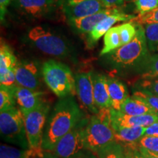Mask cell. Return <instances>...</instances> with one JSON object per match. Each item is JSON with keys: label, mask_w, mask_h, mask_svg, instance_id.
Instances as JSON below:
<instances>
[{"label": "cell", "mask_w": 158, "mask_h": 158, "mask_svg": "<svg viewBox=\"0 0 158 158\" xmlns=\"http://www.w3.org/2000/svg\"><path fill=\"white\" fill-rule=\"evenodd\" d=\"M85 117L73 96L59 98L49 113L43 133L42 149L53 152L62 137Z\"/></svg>", "instance_id": "obj_1"}, {"label": "cell", "mask_w": 158, "mask_h": 158, "mask_svg": "<svg viewBox=\"0 0 158 158\" xmlns=\"http://www.w3.org/2000/svg\"><path fill=\"white\" fill-rule=\"evenodd\" d=\"M150 55L144 27L138 26L137 33L133 40L102 56V60L112 70H133L136 73Z\"/></svg>", "instance_id": "obj_2"}, {"label": "cell", "mask_w": 158, "mask_h": 158, "mask_svg": "<svg viewBox=\"0 0 158 158\" xmlns=\"http://www.w3.org/2000/svg\"><path fill=\"white\" fill-rule=\"evenodd\" d=\"M84 141L86 149L94 153L114 141L110 108L100 110L89 118L84 131Z\"/></svg>", "instance_id": "obj_3"}, {"label": "cell", "mask_w": 158, "mask_h": 158, "mask_svg": "<svg viewBox=\"0 0 158 158\" xmlns=\"http://www.w3.org/2000/svg\"><path fill=\"white\" fill-rule=\"evenodd\" d=\"M42 74L45 84L59 98L73 96L75 76L66 64L50 59L43 64Z\"/></svg>", "instance_id": "obj_4"}, {"label": "cell", "mask_w": 158, "mask_h": 158, "mask_svg": "<svg viewBox=\"0 0 158 158\" xmlns=\"http://www.w3.org/2000/svg\"><path fill=\"white\" fill-rule=\"evenodd\" d=\"M0 135L5 143L21 149H29L24 116L19 108L0 112Z\"/></svg>", "instance_id": "obj_5"}, {"label": "cell", "mask_w": 158, "mask_h": 158, "mask_svg": "<svg viewBox=\"0 0 158 158\" xmlns=\"http://www.w3.org/2000/svg\"><path fill=\"white\" fill-rule=\"evenodd\" d=\"M50 111L51 106L46 101L37 109L24 115L29 149L34 154L35 157L44 152L42 149L43 133Z\"/></svg>", "instance_id": "obj_6"}, {"label": "cell", "mask_w": 158, "mask_h": 158, "mask_svg": "<svg viewBox=\"0 0 158 158\" xmlns=\"http://www.w3.org/2000/svg\"><path fill=\"white\" fill-rule=\"evenodd\" d=\"M28 38L38 50L45 54L64 57L70 54V48L62 37L40 26L33 27L29 31Z\"/></svg>", "instance_id": "obj_7"}, {"label": "cell", "mask_w": 158, "mask_h": 158, "mask_svg": "<svg viewBox=\"0 0 158 158\" xmlns=\"http://www.w3.org/2000/svg\"><path fill=\"white\" fill-rule=\"evenodd\" d=\"M89 118L86 116L57 143L53 151L59 158H76L86 152L84 131Z\"/></svg>", "instance_id": "obj_8"}, {"label": "cell", "mask_w": 158, "mask_h": 158, "mask_svg": "<svg viewBox=\"0 0 158 158\" xmlns=\"http://www.w3.org/2000/svg\"><path fill=\"white\" fill-rule=\"evenodd\" d=\"M16 84L22 87L38 90L41 84L42 67L34 61H19L15 68Z\"/></svg>", "instance_id": "obj_9"}, {"label": "cell", "mask_w": 158, "mask_h": 158, "mask_svg": "<svg viewBox=\"0 0 158 158\" xmlns=\"http://www.w3.org/2000/svg\"><path fill=\"white\" fill-rule=\"evenodd\" d=\"M60 5L68 21L93 15L106 8L98 0H62Z\"/></svg>", "instance_id": "obj_10"}, {"label": "cell", "mask_w": 158, "mask_h": 158, "mask_svg": "<svg viewBox=\"0 0 158 158\" xmlns=\"http://www.w3.org/2000/svg\"><path fill=\"white\" fill-rule=\"evenodd\" d=\"M93 73H80L75 75L76 92L81 104L92 114H97L100 109L94 98Z\"/></svg>", "instance_id": "obj_11"}, {"label": "cell", "mask_w": 158, "mask_h": 158, "mask_svg": "<svg viewBox=\"0 0 158 158\" xmlns=\"http://www.w3.org/2000/svg\"><path fill=\"white\" fill-rule=\"evenodd\" d=\"M45 92L40 90H35L22 87L16 85L15 88V96L17 105L23 116L32 111L46 102Z\"/></svg>", "instance_id": "obj_12"}, {"label": "cell", "mask_w": 158, "mask_h": 158, "mask_svg": "<svg viewBox=\"0 0 158 158\" xmlns=\"http://www.w3.org/2000/svg\"><path fill=\"white\" fill-rule=\"evenodd\" d=\"M13 5L21 13L31 18L50 14L56 7L55 0H13Z\"/></svg>", "instance_id": "obj_13"}, {"label": "cell", "mask_w": 158, "mask_h": 158, "mask_svg": "<svg viewBox=\"0 0 158 158\" xmlns=\"http://www.w3.org/2000/svg\"><path fill=\"white\" fill-rule=\"evenodd\" d=\"M110 116L112 122L124 127H147L158 121V114L128 116L113 108H110Z\"/></svg>", "instance_id": "obj_14"}, {"label": "cell", "mask_w": 158, "mask_h": 158, "mask_svg": "<svg viewBox=\"0 0 158 158\" xmlns=\"http://www.w3.org/2000/svg\"><path fill=\"white\" fill-rule=\"evenodd\" d=\"M118 8H105L93 15L68 21L73 29L79 34H88L99 22L109 15L119 13Z\"/></svg>", "instance_id": "obj_15"}, {"label": "cell", "mask_w": 158, "mask_h": 158, "mask_svg": "<svg viewBox=\"0 0 158 158\" xmlns=\"http://www.w3.org/2000/svg\"><path fill=\"white\" fill-rule=\"evenodd\" d=\"M134 16L133 15L126 14L121 11L119 13L105 18L99 22L94 29L87 34V43L89 46H92L102 36H104L109 29L113 27V25L118 21H127L131 20Z\"/></svg>", "instance_id": "obj_16"}, {"label": "cell", "mask_w": 158, "mask_h": 158, "mask_svg": "<svg viewBox=\"0 0 158 158\" xmlns=\"http://www.w3.org/2000/svg\"><path fill=\"white\" fill-rule=\"evenodd\" d=\"M114 133V141L123 145L138 146L141 138L144 136L145 127H124L114 123L111 121Z\"/></svg>", "instance_id": "obj_17"}, {"label": "cell", "mask_w": 158, "mask_h": 158, "mask_svg": "<svg viewBox=\"0 0 158 158\" xmlns=\"http://www.w3.org/2000/svg\"><path fill=\"white\" fill-rule=\"evenodd\" d=\"M92 79L94 86V98L96 106L100 110L111 108L108 87V77L103 74L93 73Z\"/></svg>", "instance_id": "obj_18"}, {"label": "cell", "mask_w": 158, "mask_h": 158, "mask_svg": "<svg viewBox=\"0 0 158 158\" xmlns=\"http://www.w3.org/2000/svg\"><path fill=\"white\" fill-rule=\"evenodd\" d=\"M107 82L111 108L120 111L122 105L130 97L127 86L118 79L112 77H108Z\"/></svg>", "instance_id": "obj_19"}, {"label": "cell", "mask_w": 158, "mask_h": 158, "mask_svg": "<svg viewBox=\"0 0 158 158\" xmlns=\"http://www.w3.org/2000/svg\"><path fill=\"white\" fill-rule=\"evenodd\" d=\"M120 112L128 116H141L145 114H158L147 102L134 96L129 97L123 102Z\"/></svg>", "instance_id": "obj_20"}, {"label": "cell", "mask_w": 158, "mask_h": 158, "mask_svg": "<svg viewBox=\"0 0 158 158\" xmlns=\"http://www.w3.org/2000/svg\"><path fill=\"white\" fill-rule=\"evenodd\" d=\"M19 60L9 45L2 43L0 48V76L15 71Z\"/></svg>", "instance_id": "obj_21"}, {"label": "cell", "mask_w": 158, "mask_h": 158, "mask_svg": "<svg viewBox=\"0 0 158 158\" xmlns=\"http://www.w3.org/2000/svg\"><path fill=\"white\" fill-rule=\"evenodd\" d=\"M122 46L118 26L111 27L104 35V47L100 51L102 56Z\"/></svg>", "instance_id": "obj_22"}, {"label": "cell", "mask_w": 158, "mask_h": 158, "mask_svg": "<svg viewBox=\"0 0 158 158\" xmlns=\"http://www.w3.org/2000/svg\"><path fill=\"white\" fill-rule=\"evenodd\" d=\"M98 158H133L127 152L124 145L114 141L96 153Z\"/></svg>", "instance_id": "obj_23"}, {"label": "cell", "mask_w": 158, "mask_h": 158, "mask_svg": "<svg viewBox=\"0 0 158 158\" xmlns=\"http://www.w3.org/2000/svg\"><path fill=\"white\" fill-rule=\"evenodd\" d=\"M136 73L141 78H158V54L150 55Z\"/></svg>", "instance_id": "obj_24"}, {"label": "cell", "mask_w": 158, "mask_h": 158, "mask_svg": "<svg viewBox=\"0 0 158 158\" xmlns=\"http://www.w3.org/2000/svg\"><path fill=\"white\" fill-rule=\"evenodd\" d=\"M35 157L34 154L30 149L2 143L0 146V158H31Z\"/></svg>", "instance_id": "obj_25"}, {"label": "cell", "mask_w": 158, "mask_h": 158, "mask_svg": "<svg viewBox=\"0 0 158 158\" xmlns=\"http://www.w3.org/2000/svg\"><path fill=\"white\" fill-rule=\"evenodd\" d=\"M16 86V85H15ZM14 86H5L0 85V112L16 107Z\"/></svg>", "instance_id": "obj_26"}, {"label": "cell", "mask_w": 158, "mask_h": 158, "mask_svg": "<svg viewBox=\"0 0 158 158\" xmlns=\"http://www.w3.org/2000/svg\"><path fill=\"white\" fill-rule=\"evenodd\" d=\"M144 31L150 53L158 52V23L145 25Z\"/></svg>", "instance_id": "obj_27"}, {"label": "cell", "mask_w": 158, "mask_h": 158, "mask_svg": "<svg viewBox=\"0 0 158 158\" xmlns=\"http://www.w3.org/2000/svg\"><path fill=\"white\" fill-rule=\"evenodd\" d=\"M130 22L137 26L152 24V23H158V7L153 10L148 12L142 15H138L136 17H134Z\"/></svg>", "instance_id": "obj_28"}, {"label": "cell", "mask_w": 158, "mask_h": 158, "mask_svg": "<svg viewBox=\"0 0 158 158\" xmlns=\"http://www.w3.org/2000/svg\"><path fill=\"white\" fill-rule=\"evenodd\" d=\"M118 28H119L120 35H121L122 45L127 44L130 41L133 40L137 33V29L135 24L131 22L124 23L123 24L118 25Z\"/></svg>", "instance_id": "obj_29"}, {"label": "cell", "mask_w": 158, "mask_h": 158, "mask_svg": "<svg viewBox=\"0 0 158 158\" xmlns=\"http://www.w3.org/2000/svg\"><path fill=\"white\" fill-rule=\"evenodd\" d=\"M137 90L145 91L158 96V78H141L136 83Z\"/></svg>", "instance_id": "obj_30"}, {"label": "cell", "mask_w": 158, "mask_h": 158, "mask_svg": "<svg viewBox=\"0 0 158 158\" xmlns=\"http://www.w3.org/2000/svg\"><path fill=\"white\" fill-rule=\"evenodd\" d=\"M133 96L143 100L158 113V96L152 94L145 91L136 90L133 92Z\"/></svg>", "instance_id": "obj_31"}, {"label": "cell", "mask_w": 158, "mask_h": 158, "mask_svg": "<svg viewBox=\"0 0 158 158\" xmlns=\"http://www.w3.org/2000/svg\"><path fill=\"white\" fill-rule=\"evenodd\" d=\"M138 15L147 13L158 7V0H134Z\"/></svg>", "instance_id": "obj_32"}, {"label": "cell", "mask_w": 158, "mask_h": 158, "mask_svg": "<svg viewBox=\"0 0 158 158\" xmlns=\"http://www.w3.org/2000/svg\"><path fill=\"white\" fill-rule=\"evenodd\" d=\"M138 147L158 155V136L144 135L138 142Z\"/></svg>", "instance_id": "obj_33"}, {"label": "cell", "mask_w": 158, "mask_h": 158, "mask_svg": "<svg viewBox=\"0 0 158 158\" xmlns=\"http://www.w3.org/2000/svg\"><path fill=\"white\" fill-rule=\"evenodd\" d=\"M106 8H118L124 4V0H98Z\"/></svg>", "instance_id": "obj_34"}, {"label": "cell", "mask_w": 158, "mask_h": 158, "mask_svg": "<svg viewBox=\"0 0 158 158\" xmlns=\"http://www.w3.org/2000/svg\"><path fill=\"white\" fill-rule=\"evenodd\" d=\"M144 135L158 136V121L153 123L151 125L145 127V133Z\"/></svg>", "instance_id": "obj_35"}, {"label": "cell", "mask_w": 158, "mask_h": 158, "mask_svg": "<svg viewBox=\"0 0 158 158\" xmlns=\"http://www.w3.org/2000/svg\"><path fill=\"white\" fill-rule=\"evenodd\" d=\"M11 0H0V17L1 21H2L5 18V13L7 12V6L10 5Z\"/></svg>", "instance_id": "obj_36"}, {"label": "cell", "mask_w": 158, "mask_h": 158, "mask_svg": "<svg viewBox=\"0 0 158 158\" xmlns=\"http://www.w3.org/2000/svg\"><path fill=\"white\" fill-rule=\"evenodd\" d=\"M138 149L144 158H158V155H156L155 153L151 152L149 150L144 149L143 147H138Z\"/></svg>", "instance_id": "obj_37"}, {"label": "cell", "mask_w": 158, "mask_h": 158, "mask_svg": "<svg viewBox=\"0 0 158 158\" xmlns=\"http://www.w3.org/2000/svg\"><path fill=\"white\" fill-rule=\"evenodd\" d=\"M76 158H98V157L96 153L92 152L89 151V150H86V152L81 154Z\"/></svg>", "instance_id": "obj_38"}, {"label": "cell", "mask_w": 158, "mask_h": 158, "mask_svg": "<svg viewBox=\"0 0 158 158\" xmlns=\"http://www.w3.org/2000/svg\"><path fill=\"white\" fill-rule=\"evenodd\" d=\"M35 158H59L55 155L53 152H43L40 155L35 157Z\"/></svg>", "instance_id": "obj_39"}, {"label": "cell", "mask_w": 158, "mask_h": 158, "mask_svg": "<svg viewBox=\"0 0 158 158\" xmlns=\"http://www.w3.org/2000/svg\"><path fill=\"white\" fill-rule=\"evenodd\" d=\"M134 157L135 158H144L140 152L138 151V149L134 150Z\"/></svg>", "instance_id": "obj_40"}, {"label": "cell", "mask_w": 158, "mask_h": 158, "mask_svg": "<svg viewBox=\"0 0 158 158\" xmlns=\"http://www.w3.org/2000/svg\"><path fill=\"white\" fill-rule=\"evenodd\" d=\"M126 1H127V2H130V1H133V0H126Z\"/></svg>", "instance_id": "obj_41"}, {"label": "cell", "mask_w": 158, "mask_h": 158, "mask_svg": "<svg viewBox=\"0 0 158 158\" xmlns=\"http://www.w3.org/2000/svg\"><path fill=\"white\" fill-rule=\"evenodd\" d=\"M31 158H35V157H31Z\"/></svg>", "instance_id": "obj_42"}, {"label": "cell", "mask_w": 158, "mask_h": 158, "mask_svg": "<svg viewBox=\"0 0 158 158\" xmlns=\"http://www.w3.org/2000/svg\"><path fill=\"white\" fill-rule=\"evenodd\" d=\"M133 158H135V157H133Z\"/></svg>", "instance_id": "obj_43"}]
</instances>
